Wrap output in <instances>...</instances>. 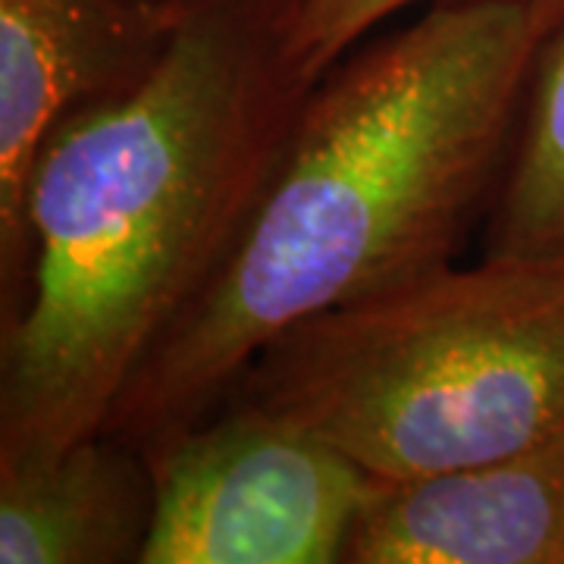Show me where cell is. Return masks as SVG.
Segmentation results:
<instances>
[{"instance_id": "1", "label": "cell", "mask_w": 564, "mask_h": 564, "mask_svg": "<svg viewBox=\"0 0 564 564\" xmlns=\"http://www.w3.org/2000/svg\"><path fill=\"white\" fill-rule=\"evenodd\" d=\"M562 22L549 0H436L329 66L232 248L104 430L148 455L204 421L285 329L452 267Z\"/></svg>"}, {"instance_id": "2", "label": "cell", "mask_w": 564, "mask_h": 564, "mask_svg": "<svg viewBox=\"0 0 564 564\" xmlns=\"http://www.w3.org/2000/svg\"><path fill=\"white\" fill-rule=\"evenodd\" d=\"M307 88L282 0H185L144 76L51 132L0 329V458L107 426L236 242Z\"/></svg>"}, {"instance_id": "3", "label": "cell", "mask_w": 564, "mask_h": 564, "mask_svg": "<svg viewBox=\"0 0 564 564\" xmlns=\"http://www.w3.org/2000/svg\"><path fill=\"white\" fill-rule=\"evenodd\" d=\"M223 402L377 480L499 458L564 430V258H480L285 329Z\"/></svg>"}, {"instance_id": "4", "label": "cell", "mask_w": 564, "mask_h": 564, "mask_svg": "<svg viewBox=\"0 0 564 564\" xmlns=\"http://www.w3.org/2000/svg\"><path fill=\"white\" fill-rule=\"evenodd\" d=\"M141 564H343L367 484L351 458L242 402L148 452Z\"/></svg>"}, {"instance_id": "5", "label": "cell", "mask_w": 564, "mask_h": 564, "mask_svg": "<svg viewBox=\"0 0 564 564\" xmlns=\"http://www.w3.org/2000/svg\"><path fill=\"white\" fill-rule=\"evenodd\" d=\"M180 10L161 0H0L3 317L25 289V195L44 141L69 113L144 76Z\"/></svg>"}, {"instance_id": "6", "label": "cell", "mask_w": 564, "mask_h": 564, "mask_svg": "<svg viewBox=\"0 0 564 564\" xmlns=\"http://www.w3.org/2000/svg\"><path fill=\"white\" fill-rule=\"evenodd\" d=\"M343 564H564V430L440 474L370 477Z\"/></svg>"}, {"instance_id": "7", "label": "cell", "mask_w": 564, "mask_h": 564, "mask_svg": "<svg viewBox=\"0 0 564 564\" xmlns=\"http://www.w3.org/2000/svg\"><path fill=\"white\" fill-rule=\"evenodd\" d=\"M151 521V458L107 430L0 458V564H141Z\"/></svg>"}, {"instance_id": "8", "label": "cell", "mask_w": 564, "mask_h": 564, "mask_svg": "<svg viewBox=\"0 0 564 564\" xmlns=\"http://www.w3.org/2000/svg\"><path fill=\"white\" fill-rule=\"evenodd\" d=\"M486 258H564V22L545 39L484 217Z\"/></svg>"}, {"instance_id": "9", "label": "cell", "mask_w": 564, "mask_h": 564, "mask_svg": "<svg viewBox=\"0 0 564 564\" xmlns=\"http://www.w3.org/2000/svg\"><path fill=\"white\" fill-rule=\"evenodd\" d=\"M421 3L426 7L436 0H282L285 57L299 79L314 85L377 25ZM549 3L564 20V0Z\"/></svg>"}, {"instance_id": "10", "label": "cell", "mask_w": 564, "mask_h": 564, "mask_svg": "<svg viewBox=\"0 0 564 564\" xmlns=\"http://www.w3.org/2000/svg\"><path fill=\"white\" fill-rule=\"evenodd\" d=\"M161 3H185V0H161Z\"/></svg>"}]
</instances>
